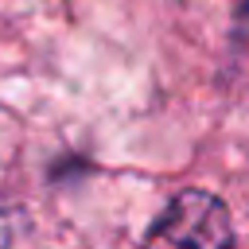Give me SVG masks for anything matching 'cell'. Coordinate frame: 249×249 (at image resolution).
I'll return each instance as SVG.
<instances>
[{
    "label": "cell",
    "instance_id": "cell-1",
    "mask_svg": "<svg viewBox=\"0 0 249 249\" xmlns=\"http://www.w3.org/2000/svg\"><path fill=\"white\" fill-rule=\"evenodd\" d=\"M144 249H233L230 214L214 195L183 191L152 222Z\"/></svg>",
    "mask_w": 249,
    "mask_h": 249
}]
</instances>
